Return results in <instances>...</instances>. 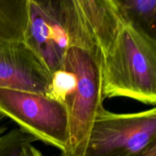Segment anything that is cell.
Wrapping results in <instances>:
<instances>
[{
	"label": "cell",
	"mask_w": 156,
	"mask_h": 156,
	"mask_svg": "<svg viewBox=\"0 0 156 156\" xmlns=\"http://www.w3.org/2000/svg\"><path fill=\"white\" fill-rule=\"evenodd\" d=\"M36 139L21 129H14L0 137V156H22L24 149Z\"/></svg>",
	"instance_id": "11"
},
{
	"label": "cell",
	"mask_w": 156,
	"mask_h": 156,
	"mask_svg": "<svg viewBox=\"0 0 156 156\" xmlns=\"http://www.w3.org/2000/svg\"><path fill=\"white\" fill-rule=\"evenodd\" d=\"M102 94L155 107L156 41L126 24L104 56Z\"/></svg>",
	"instance_id": "1"
},
{
	"label": "cell",
	"mask_w": 156,
	"mask_h": 156,
	"mask_svg": "<svg viewBox=\"0 0 156 156\" xmlns=\"http://www.w3.org/2000/svg\"><path fill=\"white\" fill-rule=\"evenodd\" d=\"M29 0H0V41H24Z\"/></svg>",
	"instance_id": "9"
},
{
	"label": "cell",
	"mask_w": 156,
	"mask_h": 156,
	"mask_svg": "<svg viewBox=\"0 0 156 156\" xmlns=\"http://www.w3.org/2000/svg\"><path fill=\"white\" fill-rule=\"evenodd\" d=\"M82 21L103 56L126 25L114 0H77Z\"/></svg>",
	"instance_id": "7"
},
{
	"label": "cell",
	"mask_w": 156,
	"mask_h": 156,
	"mask_svg": "<svg viewBox=\"0 0 156 156\" xmlns=\"http://www.w3.org/2000/svg\"><path fill=\"white\" fill-rule=\"evenodd\" d=\"M156 142V108L117 114L101 108L87 144L85 156H136Z\"/></svg>",
	"instance_id": "3"
},
{
	"label": "cell",
	"mask_w": 156,
	"mask_h": 156,
	"mask_svg": "<svg viewBox=\"0 0 156 156\" xmlns=\"http://www.w3.org/2000/svg\"><path fill=\"white\" fill-rule=\"evenodd\" d=\"M126 24L156 41V0H114Z\"/></svg>",
	"instance_id": "8"
},
{
	"label": "cell",
	"mask_w": 156,
	"mask_h": 156,
	"mask_svg": "<svg viewBox=\"0 0 156 156\" xmlns=\"http://www.w3.org/2000/svg\"><path fill=\"white\" fill-rule=\"evenodd\" d=\"M136 156H156V142L149 145L147 148Z\"/></svg>",
	"instance_id": "13"
},
{
	"label": "cell",
	"mask_w": 156,
	"mask_h": 156,
	"mask_svg": "<svg viewBox=\"0 0 156 156\" xmlns=\"http://www.w3.org/2000/svg\"><path fill=\"white\" fill-rule=\"evenodd\" d=\"M24 42L42 61L50 75L62 69L69 41L59 0H29Z\"/></svg>",
	"instance_id": "5"
},
{
	"label": "cell",
	"mask_w": 156,
	"mask_h": 156,
	"mask_svg": "<svg viewBox=\"0 0 156 156\" xmlns=\"http://www.w3.org/2000/svg\"><path fill=\"white\" fill-rule=\"evenodd\" d=\"M0 114L19 129L62 152L68 142L66 107L44 94L0 88Z\"/></svg>",
	"instance_id": "4"
},
{
	"label": "cell",
	"mask_w": 156,
	"mask_h": 156,
	"mask_svg": "<svg viewBox=\"0 0 156 156\" xmlns=\"http://www.w3.org/2000/svg\"><path fill=\"white\" fill-rule=\"evenodd\" d=\"M104 56L98 47L70 46L62 69L73 72L77 85L66 105L69 134L62 156H85L90 133L98 113L103 108L102 67Z\"/></svg>",
	"instance_id": "2"
},
{
	"label": "cell",
	"mask_w": 156,
	"mask_h": 156,
	"mask_svg": "<svg viewBox=\"0 0 156 156\" xmlns=\"http://www.w3.org/2000/svg\"><path fill=\"white\" fill-rule=\"evenodd\" d=\"M22 156H43L42 153L37 149L32 146V144L27 145L23 151Z\"/></svg>",
	"instance_id": "12"
},
{
	"label": "cell",
	"mask_w": 156,
	"mask_h": 156,
	"mask_svg": "<svg viewBox=\"0 0 156 156\" xmlns=\"http://www.w3.org/2000/svg\"><path fill=\"white\" fill-rule=\"evenodd\" d=\"M51 75L23 41H0V88L44 94Z\"/></svg>",
	"instance_id": "6"
},
{
	"label": "cell",
	"mask_w": 156,
	"mask_h": 156,
	"mask_svg": "<svg viewBox=\"0 0 156 156\" xmlns=\"http://www.w3.org/2000/svg\"><path fill=\"white\" fill-rule=\"evenodd\" d=\"M77 85L76 76L66 69L56 70L51 75V81L45 95L66 107Z\"/></svg>",
	"instance_id": "10"
}]
</instances>
